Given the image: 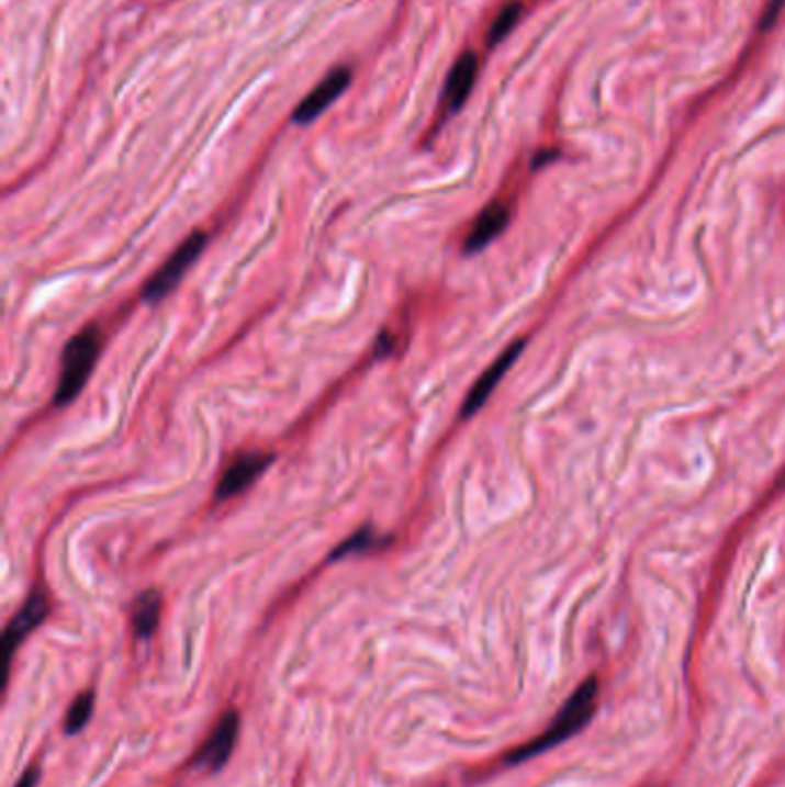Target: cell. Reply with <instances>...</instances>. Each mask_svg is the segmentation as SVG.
I'll list each match as a JSON object with an SVG mask.
<instances>
[{
  "instance_id": "2e32d148",
  "label": "cell",
  "mask_w": 785,
  "mask_h": 787,
  "mask_svg": "<svg viewBox=\"0 0 785 787\" xmlns=\"http://www.w3.org/2000/svg\"><path fill=\"white\" fill-rule=\"evenodd\" d=\"M37 783H40V769L31 767L26 774L21 776V780L14 787H37Z\"/></svg>"
},
{
  "instance_id": "4fadbf2b",
  "label": "cell",
  "mask_w": 785,
  "mask_h": 787,
  "mask_svg": "<svg viewBox=\"0 0 785 787\" xmlns=\"http://www.w3.org/2000/svg\"><path fill=\"white\" fill-rule=\"evenodd\" d=\"M520 14H523V5L518 3V0H514V3H507L503 10H500L497 16L491 23V29H489V44L503 42L516 29Z\"/></svg>"
},
{
  "instance_id": "8992f818",
  "label": "cell",
  "mask_w": 785,
  "mask_h": 787,
  "mask_svg": "<svg viewBox=\"0 0 785 787\" xmlns=\"http://www.w3.org/2000/svg\"><path fill=\"white\" fill-rule=\"evenodd\" d=\"M526 348V341H516L512 344L503 355L497 357V360L484 371V375H480L478 383L472 385V390L468 392L466 396V403L461 405V417L468 419L472 417L474 413H480L482 405L489 401V396L493 394V390L497 387L500 380H503L507 375V371L514 367V362L518 360L520 350Z\"/></svg>"
},
{
  "instance_id": "277c9868",
  "label": "cell",
  "mask_w": 785,
  "mask_h": 787,
  "mask_svg": "<svg viewBox=\"0 0 785 787\" xmlns=\"http://www.w3.org/2000/svg\"><path fill=\"white\" fill-rule=\"evenodd\" d=\"M274 461L272 454H263V451H247V454L237 457L228 468L226 472L222 474V480L217 484V493H214V497L217 499H231L235 495L245 493L260 474H263L270 463Z\"/></svg>"
},
{
  "instance_id": "7c38bea8",
  "label": "cell",
  "mask_w": 785,
  "mask_h": 787,
  "mask_svg": "<svg viewBox=\"0 0 785 787\" xmlns=\"http://www.w3.org/2000/svg\"><path fill=\"white\" fill-rule=\"evenodd\" d=\"M92 709H94V694L92 690H86V694H81L75 702L69 705L67 717H65V732L67 734L81 732L92 717Z\"/></svg>"
},
{
  "instance_id": "30bf717a",
  "label": "cell",
  "mask_w": 785,
  "mask_h": 787,
  "mask_svg": "<svg viewBox=\"0 0 785 787\" xmlns=\"http://www.w3.org/2000/svg\"><path fill=\"white\" fill-rule=\"evenodd\" d=\"M478 69H480V60L472 52H466L455 63V67H451L445 83V109L449 113H457L470 98L474 79H478Z\"/></svg>"
},
{
  "instance_id": "9a60e30c",
  "label": "cell",
  "mask_w": 785,
  "mask_h": 787,
  "mask_svg": "<svg viewBox=\"0 0 785 787\" xmlns=\"http://www.w3.org/2000/svg\"><path fill=\"white\" fill-rule=\"evenodd\" d=\"M785 5V0H772V3H770V8H767V12L763 14V29H770L772 26V23L776 21V16H778V12H781V8Z\"/></svg>"
},
{
  "instance_id": "7a4b0ae2",
  "label": "cell",
  "mask_w": 785,
  "mask_h": 787,
  "mask_svg": "<svg viewBox=\"0 0 785 787\" xmlns=\"http://www.w3.org/2000/svg\"><path fill=\"white\" fill-rule=\"evenodd\" d=\"M100 352L102 334L94 325L81 329L77 337L69 339L60 362V378L54 396L56 405H67L81 394L94 364H98Z\"/></svg>"
},
{
  "instance_id": "6da1fadb",
  "label": "cell",
  "mask_w": 785,
  "mask_h": 787,
  "mask_svg": "<svg viewBox=\"0 0 785 787\" xmlns=\"http://www.w3.org/2000/svg\"><path fill=\"white\" fill-rule=\"evenodd\" d=\"M597 702H599V682L590 677L587 682H583L574 694H571V698L564 702V707L558 711V717L551 721V726L546 728L535 742L520 746L518 751H514L509 755V762L512 765H516V762H523L528 757H535L543 751H549L562 742H567L569 737H574L576 732H581L590 719L594 709H597Z\"/></svg>"
},
{
  "instance_id": "9c48e42d",
  "label": "cell",
  "mask_w": 785,
  "mask_h": 787,
  "mask_svg": "<svg viewBox=\"0 0 785 787\" xmlns=\"http://www.w3.org/2000/svg\"><path fill=\"white\" fill-rule=\"evenodd\" d=\"M509 217H512V212H509V207L505 203L495 201V203L486 205L480 212V217L474 220V224H472V228H470V233L466 237V243H463L466 251L474 254V251H482L484 247H489L495 240V237L507 228Z\"/></svg>"
},
{
  "instance_id": "5b68a950",
  "label": "cell",
  "mask_w": 785,
  "mask_h": 787,
  "mask_svg": "<svg viewBox=\"0 0 785 787\" xmlns=\"http://www.w3.org/2000/svg\"><path fill=\"white\" fill-rule=\"evenodd\" d=\"M237 732H240V717H237L235 711H226L220 723L210 732V737L205 739V744L201 746L197 755L199 765H203L208 772L222 769L235 749Z\"/></svg>"
},
{
  "instance_id": "8fae6325",
  "label": "cell",
  "mask_w": 785,
  "mask_h": 787,
  "mask_svg": "<svg viewBox=\"0 0 785 787\" xmlns=\"http://www.w3.org/2000/svg\"><path fill=\"white\" fill-rule=\"evenodd\" d=\"M161 612V596L157 589L141 592L132 604V629L138 638H148L157 629Z\"/></svg>"
},
{
  "instance_id": "5bb4252c",
  "label": "cell",
  "mask_w": 785,
  "mask_h": 787,
  "mask_svg": "<svg viewBox=\"0 0 785 787\" xmlns=\"http://www.w3.org/2000/svg\"><path fill=\"white\" fill-rule=\"evenodd\" d=\"M378 543H385V539L378 537L371 528H362V530H357L352 537H348V539L337 548V551L329 555V560L337 562V560H341V558H346V555L367 553V551H371V548L378 546Z\"/></svg>"
},
{
  "instance_id": "ba28073f",
  "label": "cell",
  "mask_w": 785,
  "mask_h": 787,
  "mask_svg": "<svg viewBox=\"0 0 785 787\" xmlns=\"http://www.w3.org/2000/svg\"><path fill=\"white\" fill-rule=\"evenodd\" d=\"M46 612H49V602H46V594L42 589H35L26 599V604H23L21 610L14 615V619L8 625V629H5L3 648H5L8 665H10L12 656H14V650L44 622Z\"/></svg>"
},
{
  "instance_id": "3957f363",
  "label": "cell",
  "mask_w": 785,
  "mask_h": 787,
  "mask_svg": "<svg viewBox=\"0 0 785 787\" xmlns=\"http://www.w3.org/2000/svg\"><path fill=\"white\" fill-rule=\"evenodd\" d=\"M208 237L205 233L197 231L187 237V240L171 254V258L164 262V266L146 281V289H143V300L146 302H159L161 297L169 295L184 272L194 266V260L203 254Z\"/></svg>"
},
{
  "instance_id": "52a82bcc",
  "label": "cell",
  "mask_w": 785,
  "mask_h": 787,
  "mask_svg": "<svg viewBox=\"0 0 785 787\" xmlns=\"http://www.w3.org/2000/svg\"><path fill=\"white\" fill-rule=\"evenodd\" d=\"M350 69L348 67H339L332 71V75H327L312 92L306 94V98L302 100V104L295 109L293 113V123L298 125H306L316 121V117L332 104L337 102L341 98V92L348 88L350 83Z\"/></svg>"
}]
</instances>
